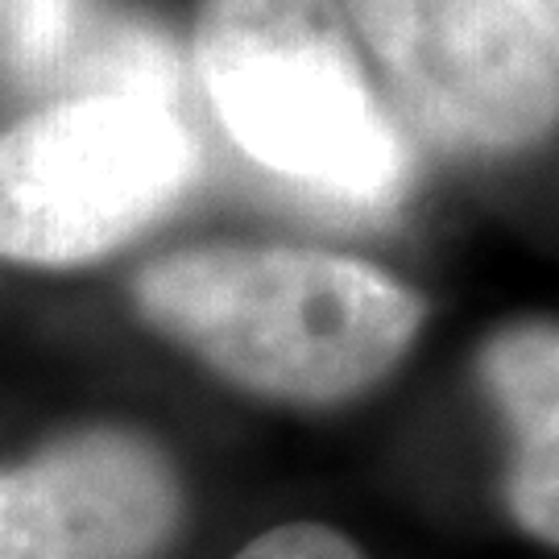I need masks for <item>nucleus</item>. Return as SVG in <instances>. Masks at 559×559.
Returning <instances> with one entry per match:
<instances>
[{
  "mask_svg": "<svg viewBox=\"0 0 559 559\" xmlns=\"http://www.w3.org/2000/svg\"><path fill=\"white\" fill-rule=\"evenodd\" d=\"M179 526V468L138 431H71L0 464V559H158Z\"/></svg>",
  "mask_w": 559,
  "mask_h": 559,
  "instance_id": "nucleus-5",
  "label": "nucleus"
},
{
  "mask_svg": "<svg viewBox=\"0 0 559 559\" xmlns=\"http://www.w3.org/2000/svg\"><path fill=\"white\" fill-rule=\"evenodd\" d=\"M200 150L166 104L75 96L0 133V258L112 253L191 187Z\"/></svg>",
  "mask_w": 559,
  "mask_h": 559,
  "instance_id": "nucleus-3",
  "label": "nucleus"
},
{
  "mask_svg": "<svg viewBox=\"0 0 559 559\" xmlns=\"http://www.w3.org/2000/svg\"><path fill=\"white\" fill-rule=\"evenodd\" d=\"M83 34V0H0V67L25 83L67 71Z\"/></svg>",
  "mask_w": 559,
  "mask_h": 559,
  "instance_id": "nucleus-8",
  "label": "nucleus"
},
{
  "mask_svg": "<svg viewBox=\"0 0 559 559\" xmlns=\"http://www.w3.org/2000/svg\"><path fill=\"white\" fill-rule=\"evenodd\" d=\"M138 307L221 378L290 406L365 394L423 328V302L390 274L274 245L170 253L141 270Z\"/></svg>",
  "mask_w": 559,
  "mask_h": 559,
  "instance_id": "nucleus-1",
  "label": "nucleus"
},
{
  "mask_svg": "<svg viewBox=\"0 0 559 559\" xmlns=\"http://www.w3.org/2000/svg\"><path fill=\"white\" fill-rule=\"evenodd\" d=\"M195 59L224 129L265 170L369 212L406 191V145L340 0H203Z\"/></svg>",
  "mask_w": 559,
  "mask_h": 559,
  "instance_id": "nucleus-2",
  "label": "nucleus"
},
{
  "mask_svg": "<svg viewBox=\"0 0 559 559\" xmlns=\"http://www.w3.org/2000/svg\"><path fill=\"white\" fill-rule=\"evenodd\" d=\"M519 4V13L535 29H539L543 38H551L556 41V29H559V0H514Z\"/></svg>",
  "mask_w": 559,
  "mask_h": 559,
  "instance_id": "nucleus-10",
  "label": "nucleus"
},
{
  "mask_svg": "<svg viewBox=\"0 0 559 559\" xmlns=\"http://www.w3.org/2000/svg\"><path fill=\"white\" fill-rule=\"evenodd\" d=\"M233 559H369L348 535L323 522H282L265 531Z\"/></svg>",
  "mask_w": 559,
  "mask_h": 559,
  "instance_id": "nucleus-9",
  "label": "nucleus"
},
{
  "mask_svg": "<svg viewBox=\"0 0 559 559\" xmlns=\"http://www.w3.org/2000/svg\"><path fill=\"white\" fill-rule=\"evenodd\" d=\"M402 100L468 145H522L556 120V41L514 0H344Z\"/></svg>",
  "mask_w": 559,
  "mask_h": 559,
  "instance_id": "nucleus-4",
  "label": "nucleus"
},
{
  "mask_svg": "<svg viewBox=\"0 0 559 559\" xmlns=\"http://www.w3.org/2000/svg\"><path fill=\"white\" fill-rule=\"evenodd\" d=\"M80 80L92 83L83 96H129V100L175 104L182 87V67L175 50L138 25H112L96 38L83 34L75 55L67 62Z\"/></svg>",
  "mask_w": 559,
  "mask_h": 559,
  "instance_id": "nucleus-7",
  "label": "nucleus"
},
{
  "mask_svg": "<svg viewBox=\"0 0 559 559\" xmlns=\"http://www.w3.org/2000/svg\"><path fill=\"white\" fill-rule=\"evenodd\" d=\"M480 373L489 381L501 415L514 431V460H510V510L535 535L559 539V340L551 323H522L501 332L485 357Z\"/></svg>",
  "mask_w": 559,
  "mask_h": 559,
  "instance_id": "nucleus-6",
  "label": "nucleus"
}]
</instances>
